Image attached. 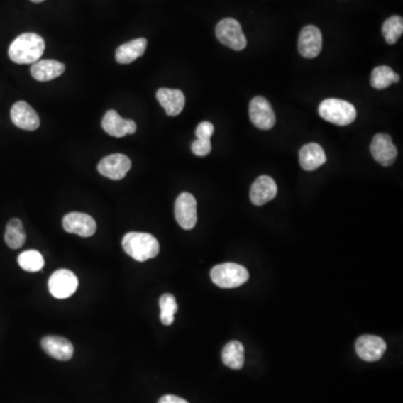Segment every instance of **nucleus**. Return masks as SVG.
<instances>
[{
    "label": "nucleus",
    "mask_w": 403,
    "mask_h": 403,
    "mask_svg": "<svg viewBox=\"0 0 403 403\" xmlns=\"http://www.w3.org/2000/svg\"><path fill=\"white\" fill-rule=\"evenodd\" d=\"M158 403H189L187 401L184 400L183 398H180L177 395L167 394L164 395L160 399Z\"/></svg>",
    "instance_id": "obj_30"
},
{
    "label": "nucleus",
    "mask_w": 403,
    "mask_h": 403,
    "mask_svg": "<svg viewBox=\"0 0 403 403\" xmlns=\"http://www.w3.org/2000/svg\"><path fill=\"white\" fill-rule=\"evenodd\" d=\"M319 112L324 120L336 126H348L356 119L355 106L340 99L324 100L319 106Z\"/></svg>",
    "instance_id": "obj_3"
},
{
    "label": "nucleus",
    "mask_w": 403,
    "mask_h": 403,
    "mask_svg": "<svg viewBox=\"0 0 403 403\" xmlns=\"http://www.w3.org/2000/svg\"><path fill=\"white\" fill-rule=\"evenodd\" d=\"M370 150L374 160L385 167L391 166L398 156L397 147L392 143V138L387 133H377L374 136Z\"/></svg>",
    "instance_id": "obj_10"
},
{
    "label": "nucleus",
    "mask_w": 403,
    "mask_h": 403,
    "mask_svg": "<svg viewBox=\"0 0 403 403\" xmlns=\"http://www.w3.org/2000/svg\"><path fill=\"white\" fill-rule=\"evenodd\" d=\"M45 42L40 35L25 33L19 35L9 46V59L17 64H34L42 57Z\"/></svg>",
    "instance_id": "obj_1"
},
{
    "label": "nucleus",
    "mask_w": 403,
    "mask_h": 403,
    "mask_svg": "<svg viewBox=\"0 0 403 403\" xmlns=\"http://www.w3.org/2000/svg\"><path fill=\"white\" fill-rule=\"evenodd\" d=\"M65 72V65L62 62L55 60H43L33 64L31 67V74L35 80L40 82H48L61 77Z\"/></svg>",
    "instance_id": "obj_20"
},
{
    "label": "nucleus",
    "mask_w": 403,
    "mask_h": 403,
    "mask_svg": "<svg viewBox=\"0 0 403 403\" xmlns=\"http://www.w3.org/2000/svg\"><path fill=\"white\" fill-rule=\"evenodd\" d=\"M175 218L184 230H192L197 223V203L189 193H182L175 202Z\"/></svg>",
    "instance_id": "obj_8"
},
{
    "label": "nucleus",
    "mask_w": 403,
    "mask_h": 403,
    "mask_svg": "<svg viewBox=\"0 0 403 403\" xmlns=\"http://www.w3.org/2000/svg\"><path fill=\"white\" fill-rule=\"evenodd\" d=\"M213 133H214V126L209 121L201 122L195 131L197 139H207V140H211Z\"/></svg>",
    "instance_id": "obj_29"
},
{
    "label": "nucleus",
    "mask_w": 403,
    "mask_h": 403,
    "mask_svg": "<svg viewBox=\"0 0 403 403\" xmlns=\"http://www.w3.org/2000/svg\"><path fill=\"white\" fill-rule=\"evenodd\" d=\"M400 81V77L394 73L391 67H377L372 71L371 85L377 90H383L390 87L392 83H398Z\"/></svg>",
    "instance_id": "obj_24"
},
{
    "label": "nucleus",
    "mask_w": 403,
    "mask_h": 403,
    "mask_svg": "<svg viewBox=\"0 0 403 403\" xmlns=\"http://www.w3.org/2000/svg\"><path fill=\"white\" fill-rule=\"evenodd\" d=\"M44 258L36 250H27L21 253L18 257V265L21 269L28 272H38L44 267Z\"/></svg>",
    "instance_id": "obj_25"
},
{
    "label": "nucleus",
    "mask_w": 403,
    "mask_h": 403,
    "mask_svg": "<svg viewBox=\"0 0 403 403\" xmlns=\"http://www.w3.org/2000/svg\"><path fill=\"white\" fill-rule=\"evenodd\" d=\"M277 192L276 182L270 176H260L252 184L250 199L255 206H263L276 197Z\"/></svg>",
    "instance_id": "obj_16"
},
{
    "label": "nucleus",
    "mask_w": 403,
    "mask_h": 403,
    "mask_svg": "<svg viewBox=\"0 0 403 403\" xmlns=\"http://www.w3.org/2000/svg\"><path fill=\"white\" fill-rule=\"evenodd\" d=\"M131 162L126 155L114 154L104 157L98 165L101 175L114 181H119L127 175L131 170Z\"/></svg>",
    "instance_id": "obj_11"
},
{
    "label": "nucleus",
    "mask_w": 403,
    "mask_h": 403,
    "mask_svg": "<svg viewBox=\"0 0 403 403\" xmlns=\"http://www.w3.org/2000/svg\"><path fill=\"white\" fill-rule=\"evenodd\" d=\"M222 361L232 370H241L244 364L243 344L239 341H231L224 346Z\"/></svg>",
    "instance_id": "obj_22"
},
{
    "label": "nucleus",
    "mask_w": 403,
    "mask_h": 403,
    "mask_svg": "<svg viewBox=\"0 0 403 403\" xmlns=\"http://www.w3.org/2000/svg\"><path fill=\"white\" fill-rule=\"evenodd\" d=\"M146 38H137L125 43L116 50V60L119 64H131L146 52Z\"/></svg>",
    "instance_id": "obj_21"
},
{
    "label": "nucleus",
    "mask_w": 403,
    "mask_h": 403,
    "mask_svg": "<svg viewBox=\"0 0 403 403\" xmlns=\"http://www.w3.org/2000/svg\"><path fill=\"white\" fill-rule=\"evenodd\" d=\"M323 48V36L321 31L314 25L304 27L298 38V50L306 59H315Z\"/></svg>",
    "instance_id": "obj_9"
},
{
    "label": "nucleus",
    "mask_w": 403,
    "mask_h": 403,
    "mask_svg": "<svg viewBox=\"0 0 403 403\" xmlns=\"http://www.w3.org/2000/svg\"><path fill=\"white\" fill-rule=\"evenodd\" d=\"M79 280L72 271L60 269L50 276L48 280V290L53 297L65 299L77 292Z\"/></svg>",
    "instance_id": "obj_6"
},
{
    "label": "nucleus",
    "mask_w": 403,
    "mask_h": 403,
    "mask_svg": "<svg viewBox=\"0 0 403 403\" xmlns=\"http://www.w3.org/2000/svg\"><path fill=\"white\" fill-rule=\"evenodd\" d=\"M122 248L135 260H149L160 253V243L154 236L143 232H129L122 239Z\"/></svg>",
    "instance_id": "obj_2"
},
{
    "label": "nucleus",
    "mask_w": 403,
    "mask_h": 403,
    "mask_svg": "<svg viewBox=\"0 0 403 403\" xmlns=\"http://www.w3.org/2000/svg\"><path fill=\"white\" fill-rule=\"evenodd\" d=\"M63 228L69 233L89 238L96 233V223L94 219L85 213L72 212L63 218Z\"/></svg>",
    "instance_id": "obj_13"
},
{
    "label": "nucleus",
    "mask_w": 403,
    "mask_h": 403,
    "mask_svg": "<svg viewBox=\"0 0 403 403\" xmlns=\"http://www.w3.org/2000/svg\"><path fill=\"white\" fill-rule=\"evenodd\" d=\"M31 1H33V3H43V1H44V0H31Z\"/></svg>",
    "instance_id": "obj_31"
},
{
    "label": "nucleus",
    "mask_w": 403,
    "mask_h": 403,
    "mask_svg": "<svg viewBox=\"0 0 403 403\" xmlns=\"http://www.w3.org/2000/svg\"><path fill=\"white\" fill-rule=\"evenodd\" d=\"M5 241L6 244L13 250L19 249L24 245L26 241V233H25L23 222L19 219H13L9 221L6 228Z\"/></svg>",
    "instance_id": "obj_23"
},
{
    "label": "nucleus",
    "mask_w": 403,
    "mask_h": 403,
    "mask_svg": "<svg viewBox=\"0 0 403 403\" xmlns=\"http://www.w3.org/2000/svg\"><path fill=\"white\" fill-rule=\"evenodd\" d=\"M160 321L166 326L174 323V315L177 311V302L175 297L170 294H162L160 299Z\"/></svg>",
    "instance_id": "obj_27"
},
{
    "label": "nucleus",
    "mask_w": 403,
    "mask_h": 403,
    "mask_svg": "<svg viewBox=\"0 0 403 403\" xmlns=\"http://www.w3.org/2000/svg\"><path fill=\"white\" fill-rule=\"evenodd\" d=\"M250 119L261 131H269L276 123V116L271 104L263 96L252 99L249 106Z\"/></svg>",
    "instance_id": "obj_7"
},
{
    "label": "nucleus",
    "mask_w": 403,
    "mask_h": 403,
    "mask_svg": "<svg viewBox=\"0 0 403 403\" xmlns=\"http://www.w3.org/2000/svg\"><path fill=\"white\" fill-rule=\"evenodd\" d=\"M211 150H212V145H211V140H207V139H197L192 143V151L197 156H206L210 154Z\"/></svg>",
    "instance_id": "obj_28"
},
{
    "label": "nucleus",
    "mask_w": 403,
    "mask_h": 403,
    "mask_svg": "<svg viewBox=\"0 0 403 403\" xmlns=\"http://www.w3.org/2000/svg\"><path fill=\"white\" fill-rule=\"evenodd\" d=\"M216 38L223 45L234 50H242L247 46V38L239 21L233 18H224L216 25Z\"/></svg>",
    "instance_id": "obj_5"
},
{
    "label": "nucleus",
    "mask_w": 403,
    "mask_h": 403,
    "mask_svg": "<svg viewBox=\"0 0 403 403\" xmlns=\"http://www.w3.org/2000/svg\"><path fill=\"white\" fill-rule=\"evenodd\" d=\"M383 36L389 45L398 42L403 33V18L401 16H391L385 21L382 27Z\"/></svg>",
    "instance_id": "obj_26"
},
{
    "label": "nucleus",
    "mask_w": 403,
    "mask_h": 403,
    "mask_svg": "<svg viewBox=\"0 0 403 403\" xmlns=\"http://www.w3.org/2000/svg\"><path fill=\"white\" fill-rule=\"evenodd\" d=\"M156 98L170 117L178 116L185 106V96L181 90L162 88L157 91Z\"/></svg>",
    "instance_id": "obj_18"
},
{
    "label": "nucleus",
    "mask_w": 403,
    "mask_h": 403,
    "mask_svg": "<svg viewBox=\"0 0 403 403\" xmlns=\"http://www.w3.org/2000/svg\"><path fill=\"white\" fill-rule=\"evenodd\" d=\"M102 128L108 135L121 138L127 135H133L137 131V125L133 120L123 119L116 110H109L102 119Z\"/></svg>",
    "instance_id": "obj_15"
},
{
    "label": "nucleus",
    "mask_w": 403,
    "mask_h": 403,
    "mask_svg": "<svg viewBox=\"0 0 403 403\" xmlns=\"http://www.w3.org/2000/svg\"><path fill=\"white\" fill-rule=\"evenodd\" d=\"M356 354L363 361L375 362L382 358L387 350V343L381 337L363 335L355 343Z\"/></svg>",
    "instance_id": "obj_12"
},
{
    "label": "nucleus",
    "mask_w": 403,
    "mask_h": 403,
    "mask_svg": "<svg viewBox=\"0 0 403 403\" xmlns=\"http://www.w3.org/2000/svg\"><path fill=\"white\" fill-rule=\"evenodd\" d=\"M211 279L220 288H236L249 280V272L238 263H222L211 270Z\"/></svg>",
    "instance_id": "obj_4"
},
{
    "label": "nucleus",
    "mask_w": 403,
    "mask_h": 403,
    "mask_svg": "<svg viewBox=\"0 0 403 403\" xmlns=\"http://www.w3.org/2000/svg\"><path fill=\"white\" fill-rule=\"evenodd\" d=\"M11 118L13 125L24 131H34L40 128V120L38 112L25 101H18L13 104Z\"/></svg>",
    "instance_id": "obj_14"
},
{
    "label": "nucleus",
    "mask_w": 403,
    "mask_h": 403,
    "mask_svg": "<svg viewBox=\"0 0 403 403\" xmlns=\"http://www.w3.org/2000/svg\"><path fill=\"white\" fill-rule=\"evenodd\" d=\"M327 158L323 147L319 143H309L299 151V164L302 170L313 172L323 166Z\"/></svg>",
    "instance_id": "obj_19"
},
{
    "label": "nucleus",
    "mask_w": 403,
    "mask_h": 403,
    "mask_svg": "<svg viewBox=\"0 0 403 403\" xmlns=\"http://www.w3.org/2000/svg\"><path fill=\"white\" fill-rule=\"evenodd\" d=\"M40 345L48 355L59 361H69L74 353L72 343L67 338L61 336L44 337Z\"/></svg>",
    "instance_id": "obj_17"
}]
</instances>
